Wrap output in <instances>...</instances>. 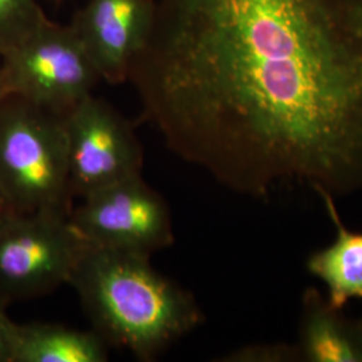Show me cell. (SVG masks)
Segmentation results:
<instances>
[{
  "label": "cell",
  "instance_id": "1",
  "mask_svg": "<svg viewBox=\"0 0 362 362\" xmlns=\"http://www.w3.org/2000/svg\"><path fill=\"white\" fill-rule=\"evenodd\" d=\"M172 153L235 191L330 188L362 160V0H156L130 67Z\"/></svg>",
  "mask_w": 362,
  "mask_h": 362
},
{
  "label": "cell",
  "instance_id": "2",
  "mask_svg": "<svg viewBox=\"0 0 362 362\" xmlns=\"http://www.w3.org/2000/svg\"><path fill=\"white\" fill-rule=\"evenodd\" d=\"M149 258L88 245L69 281L93 330L140 361L156 360L203 321L194 297Z\"/></svg>",
  "mask_w": 362,
  "mask_h": 362
},
{
  "label": "cell",
  "instance_id": "3",
  "mask_svg": "<svg viewBox=\"0 0 362 362\" xmlns=\"http://www.w3.org/2000/svg\"><path fill=\"white\" fill-rule=\"evenodd\" d=\"M0 189L19 214H71L65 116L15 95L0 98Z\"/></svg>",
  "mask_w": 362,
  "mask_h": 362
},
{
  "label": "cell",
  "instance_id": "4",
  "mask_svg": "<svg viewBox=\"0 0 362 362\" xmlns=\"http://www.w3.org/2000/svg\"><path fill=\"white\" fill-rule=\"evenodd\" d=\"M101 77L70 25L45 19L27 38L0 55V93L66 116Z\"/></svg>",
  "mask_w": 362,
  "mask_h": 362
},
{
  "label": "cell",
  "instance_id": "5",
  "mask_svg": "<svg viewBox=\"0 0 362 362\" xmlns=\"http://www.w3.org/2000/svg\"><path fill=\"white\" fill-rule=\"evenodd\" d=\"M86 247L69 214H13L0 224V303L7 308L69 285Z\"/></svg>",
  "mask_w": 362,
  "mask_h": 362
},
{
  "label": "cell",
  "instance_id": "6",
  "mask_svg": "<svg viewBox=\"0 0 362 362\" xmlns=\"http://www.w3.org/2000/svg\"><path fill=\"white\" fill-rule=\"evenodd\" d=\"M82 200L73 208L70 221L90 246L151 257L175 242L168 203L141 175Z\"/></svg>",
  "mask_w": 362,
  "mask_h": 362
},
{
  "label": "cell",
  "instance_id": "7",
  "mask_svg": "<svg viewBox=\"0 0 362 362\" xmlns=\"http://www.w3.org/2000/svg\"><path fill=\"white\" fill-rule=\"evenodd\" d=\"M71 192L86 197L118 181L141 175L143 148L129 121L93 94L65 116Z\"/></svg>",
  "mask_w": 362,
  "mask_h": 362
},
{
  "label": "cell",
  "instance_id": "8",
  "mask_svg": "<svg viewBox=\"0 0 362 362\" xmlns=\"http://www.w3.org/2000/svg\"><path fill=\"white\" fill-rule=\"evenodd\" d=\"M156 0H88L70 26L101 81L128 82L130 67L149 35Z\"/></svg>",
  "mask_w": 362,
  "mask_h": 362
},
{
  "label": "cell",
  "instance_id": "9",
  "mask_svg": "<svg viewBox=\"0 0 362 362\" xmlns=\"http://www.w3.org/2000/svg\"><path fill=\"white\" fill-rule=\"evenodd\" d=\"M107 346L94 330L62 325L11 321L7 330L8 362H106Z\"/></svg>",
  "mask_w": 362,
  "mask_h": 362
},
{
  "label": "cell",
  "instance_id": "10",
  "mask_svg": "<svg viewBox=\"0 0 362 362\" xmlns=\"http://www.w3.org/2000/svg\"><path fill=\"white\" fill-rule=\"evenodd\" d=\"M325 199L330 218L337 227L336 242L314 254L309 272L327 287L329 309L341 310L350 299H362V233H350L338 218L333 199L318 189Z\"/></svg>",
  "mask_w": 362,
  "mask_h": 362
},
{
  "label": "cell",
  "instance_id": "11",
  "mask_svg": "<svg viewBox=\"0 0 362 362\" xmlns=\"http://www.w3.org/2000/svg\"><path fill=\"white\" fill-rule=\"evenodd\" d=\"M306 349L313 361H361V353L351 344L339 325L325 313L314 314L306 329Z\"/></svg>",
  "mask_w": 362,
  "mask_h": 362
},
{
  "label": "cell",
  "instance_id": "12",
  "mask_svg": "<svg viewBox=\"0 0 362 362\" xmlns=\"http://www.w3.org/2000/svg\"><path fill=\"white\" fill-rule=\"evenodd\" d=\"M46 18L37 0H0V55L27 38Z\"/></svg>",
  "mask_w": 362,
  "mask_h": 362
},
{
  "label": "cell",
  "instance_id": "13",
  "mask_svg": "<svg viewBox=\"0 0 362 362\" xmlns=\"http://www.w3.org/2000/svg\"><path fill=\"white\" fill-rule=\"evenodd\" d=\"M11 320L6 313V306L0 303V362H8L7 353V330Z\"/></svg>",
  "mask_w": 362,
  "mask_h": 362
},
{
  "label": "cell",
  "instance_id": "14",
  "mask_svg": "<svg viewBox=\"0 0 362 362\" xmlns=\"http://www.w3.org/2000/svg\"><path fill=\"white\" fill-rule=\"evenodd\" d=\"M16 214V211L13 209V206L10 204L8 199L6 197V194H3V191L0 189V224L6 219H8L11 215Z\"/></svg>",
  "mask_w": 362,
  "mask_h": 362
},
{
  "label": "cell",
  "instance_id": "15",
  "mask_svg": "<svg viewBox=\"0 0 362 362\" xmlns=\"http://www.w3.org/2000/svg\"><path fill=\"white\" fill-rule=\"evenodd\" d=\"M1 97H3V95H1V93H0V98H1Z\"/></svg>",
  "mask_w": 362,
  "mask_h": 362
}]
</instances>
